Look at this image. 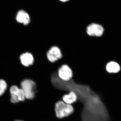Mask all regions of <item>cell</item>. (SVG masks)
Wrapping results in <instances>:
<instances>
[{
    "mask_svg": "<svg viewBox=\"0 0 121 121\" xmlns=\"http://www.w3.org/2000/svg\"><path fill=\"white\" fill-rule=\"evenodd\" d=\"M47 56L50 62L54 63L61 59L62 55L60 49L58 47L53 46L48 51Z\"/></svg>",
    "mask_w": 121,
    "mask_h": 121,
    "instance_id": "obj_6",
    "label": "cell"
},
{
    "mask_svg": "<svg viewBox=\"0 0 121 121\" xmlns=\"http://www.w3.org/2000/svg\"><path fill=\"white\" fill-rule=\"evenodd\" d=\"M86 32L88 35L92 37H99L104 32V29L99 24L92 23L89 24L86 28Z\"/></svg>",
    "mask_w": 121,
    "mask_h": 121,
    "instance_id": "obj_4",
    "label": "cell"
},
{
    "mask_svg": "<svg viewBox=\"0 0 121 121\" xmlns=\"http://www.w3.org/2000/svg\"><path fill=\"white\" fill-rule=\"evenodd\" d=\"M20 121V120H17V121Z\"/></svg>",
    "mask_w": 121,
    "mask_h": 121,
    "instance_id": "obj_13",
    "label": "cell"
},
{
    "mask_svg": "<svg viewBox=\"0 0 121 121\" xmlns=\"http://www.w3.org/2000/svg\"><path fill=\"white\" fill-rule=\"evenodd\" d=\"M20 59L22 65L25 67L31 66L35 62L34 56L30 52H27L22 54L20 57Z\"/></svg>",
    "mask_w": 121,
    "mask_h": 121,
    "instance_id": "obj_8",
    "label": "cell"
},
{
    "mask_svg": "<svg viewBox=\"0 0 121 121\" xmlns=\"http://www.w3.org/2000/svg\"><path fill=\"white\" fill-rule=\"evenodd\" d=\"M11 94V101L13 103H16L20 101H24L25 96L22 89H19L16 86H12L10 90Z\"/></svg>",
    "mask_w": 121,
    "mask_h": 121,
    "instance_id": "obj_3",
    "label": "cell"
},
{
    "mask_svg": "<svg viewBox=\"0 0 121 121\" xmlns=\"http://www.w3.org/2000/svg\"><path fill=\"white\" fill-rule=\"evenodd\" d=\"M17 21L25 25L29 24L30 22V18L29 15L25 11L20 10L17 12L16 16Z\"/></svg>",
    "mask_w": 121,
    "mask_h": 121,
    "instance_id": "obj_7",
    "label": "cell"
},
{
    "mask_svg": "<svg viewBox=\"0 0 121 121\" xmlns=\"http://www.w3.org/2000/svg\"><path fill=\"white\" fill-rule=\"evenodd\" d=\"M21 86L26 99H31L35 98L36 87L35 81L31 79H25L21 83Z\"/></svg>",
    "mask_w": 121,
    "mask_h": 121,
    "instance_id": "obj_2",
    "label": "cell"
},
{
    "mask_svg": "<svg viewBox=\"0 0 121 121\" xmlns=\"http://www.w3.org/2000/svg\"><path fill=\"white\" fill-rule=\"evenodd\" d=\"M62 99L65 103L71 105L76 101L78 99V96L75 91H71L68 94L64 95Z\"/></svg>",
    "mask_w": 121,
    "mask_h": 121,
    "instance_id": "obj_9",
    "label": "cell"
},
{
    "mask_svg": "<svg viewBox=\"0 0 121 121\" xmlns=\"http://www.w3.org/2000/svg\"><path fill=\"white\" fill-rule=\"evenodd\" d=\"M106 70L109 73H117L120 70L121 68L118 63L112 61L107 64L106 67Z\"/></svg>",
    "mask_w": 121,
    "mask_h": 121,
    "instance_id": "obj_10",
    "label": "cell"
},
{
    "mask_svg": "<svg viewBox=\"0 0 121 121\" xmlns=\"http://www.w3.org/2000/svg\"><path fill=\"white\" fill-rule=\"evenodd\" d=\"M55 111L58 118H62L72 114L73 112L74 109L71 105L60 101L56 104Z\"/></svg>",
    "mask_w": 121,
    "mask_h": 121,
    "instance_id": "obj_1",
    "label": "cell"
},
{
    "mask_svg": "<svg viewBox=\"0 0 121 121\" xmlns=\"http://www.w3.org/2000/svg\"><path fill=\"white\" fill-rule=\"evenodd\" d=\"M59 0L62 2H66L69 0Z\"/></svg>",
    "mask_w": 121,
    "mask_h": 121,
    "instance_id": "obj_12",
    "label": "cell"
},
{
    "mask_svg": "<svg viewBox=\"0 0 121 121\" xmlns=\"http://www.w3.org/2000/svg\"><path fill=\"white\" fill-rule=\"evenodd\" d=\"M58 75L60 79L65 82L71 80L73 77V72L71 69L67 65H62L58 69Z\"/></svg>",
    "mask_w": 121,
    "mask_h": 121,
    "instance_id": "obj_5",
    "label": "cell"
},
{
    "mask_svg": "<svg viewBox=\"0 0 121 121\" xmlns=\"http://www.w3.org/2000/svg\"><path fill=\"white\" fill-rule=\"evenodd\" d=\"M7 84L4 80L0 79V96L4 93L7 88Z\"/></svg>",
    "mask_w": 121,
    "mask_h": 121,
    "instance_id": "obj_11",
    "label": "cell"
}]
</instances>
